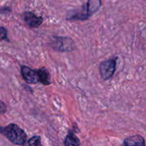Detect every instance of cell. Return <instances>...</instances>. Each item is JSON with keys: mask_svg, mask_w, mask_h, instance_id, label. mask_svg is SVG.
<instances>
[{"mask_svg": "<svg viewBox=\"0 0 146 146\" xmlns=\"http://www.w3.org/2000/svg\"><path fill=\"white\" fill-rule=\"evenodd\" d=\"M21 73L23 78L28 84L41 83L44 85H49L51 83L50 74L46 68L32 69L27 66H22Z\"/></svg>", "mask_w": 146, "mask_h": 146, "instance_id": "1", "label": "cell"}, {"mask_svg": "<svg viewBox=\"0 0 146 146\" xmlns=\"http://www.w3.org/2000/svg\"><path fill=\"white\" fill-rule=\"evenodd\" d=\"M123 146H145V142L143 137L135 135L125 138L123 141Z\"/></svg>", "mask_w": 146, "mask_h": 146, "instance_id": "6", "label": "cell"}, {"mask_svg": "<svg viewBox=\"0 0 146 146\" xmlns=\"http://www.w3.org/2000/svg\"><path fill=\"white\" fill-rule=\"evenodd\" d=\"M51 46L58 51H71L75 48V44L71 38L64 36H54L51 39Z\"/></svg>", "mask_w": 146, "mask_h": 146, "instance_id": "3", "label": "cell"}, {"mask_svg": "<svg viewBox=\"0 0 146 146\" xmlns=\"http://www.w3.org/2000/svg\"><path fill=\"white\" fill-rule=\"evenodd\" d=\"M27 146H41L40 136L36 135L30 138L27 143Z\"/></svg>", "mask_w": 146, "mask_h": 146, "instance_id": "8", "label": "cell"}, {"mask_svg": "<svg viewBox=\"0 0 146 146\" xmlns=\"http://www.w3.org/2000/svg\"><path fill=\"white\" fill-rule=\"evenodd\" d=\"M116 67V58H111L100 64V71L103 79L107 80L113 76Z\"/></svg>", "mask_w": 146, "mask_h": 146, "instance_id": "4", "label": "cell"}, {"mask_svg": "<svg viewBox=\"0 0 146 146\" xmlns=\"http://www.w3.org/2000/svg\"><path fill=\"white\" fill-rule=\"evenodd\" d=\"M7 108L6 104H4L3 101H1V100H0V115L5 113L7 112Z\"/></svg>", "mask_w": 146, "mask_h": 146, "instance_id": "10", "label": "cell"}, {"mask_svg": "<svg viewBox=\"0 0 146 146\" xmlns=\"http://www.w3.org/2000/svg\"><path fill=\"white\" fill-rule=\"evenodd\" d=\"M0 40H6V41H8L7 31L4 27H0Z\"/></svg>", "mask_w": 146, "mask_h": 146, "instance_id": "9", "label": "cell"}, {"mask_svg": "<svg viewBox=\"0 0 146 146\" xmlns=\"http://www.w3.org/2000/svg\"><path fill=\"white\" fill-rule=\"evenodd\" d=\"M21 17L30 28H37L43 22L42 17H37L31 11H25L22 14Z\"/></svg>", "mask_w": 146, "mask_h": 146, "instance_id": "5", "label": "cell"}, {"mask_svg": "<svg viewBox=\"0 0 146 146\" xmlns=\"http://www.w3.org/2000/svg\"><path fill=\"white\" fill-rule=\"evenodd\" d=\"M64 144L66 146H79L80 141L74 133L70 131L66 137Z\"/></svg>", "mask_w": 146, "mask_h": 146, "instance_id": "7", "label": "cell"}, {"mask_svg": "<svg viewBox=\"0 0 146 146\" xmlns=\"http://www.w3.org/2000/svg\"><path fill=\"white\" fill-rule=\"evenodd\" d=\"M0 133L16 145H22L27 141V134L24 130L14 123L9 124L6 127L0 126Z\"/></svg>", "mask_w": 146, "mask_h": 146, "instance_id": "2", "label": "cell"}]
</instances>
